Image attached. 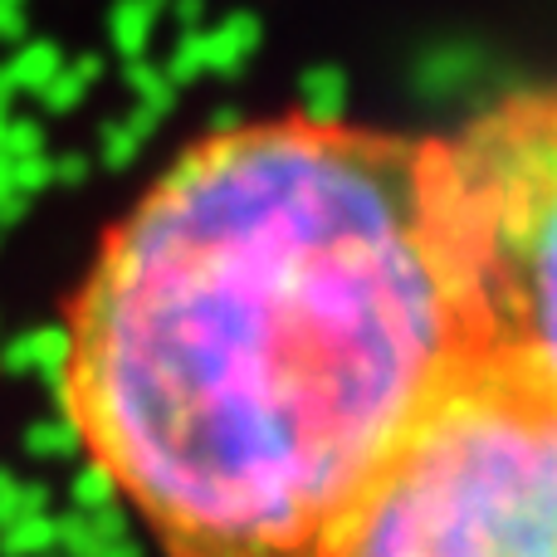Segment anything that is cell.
<instances>
[{"mask_svg":"<svg viewBox=\"0 0 557 557\" xmlns=\"http://www.w3.org/2000/svg\"><path fill=\"white\" fill-rule=\"evenodd\" d=\"M431 147L474 362L557 396V88L504 98Z\"/></svg>","mask_w":557,"mask_h":557,"instance_id":"3957f363","label":"cell"},{"mask_svg":"<svg viewBox=\"0 0 557 557\" xmlns=\"http://www.w3.org/2000/svg\"><path fill=\"white\" fill-rule=\"evenodd\" d=\"M318 557H557V396L474 367Z\"/></svg>","mask_w":557,"mask_h":557,"instance_id":"7a4b0ae2","label":"cell"},{"mask_svg":"<svg viewBox=\"0 0 557 557\" xmlns=\"http://www.w3.org/2000/svg\"><path fill=\"white\" fill-rule=\"evenodd\" d=\"M474 367L435 147L284 113L137 191L54 372L88 470L166 557H318Z\"/></svg>","mask_w":557,"mask_h":557,"instance_id":"6da1fadb","label":"cell"}]
</instances>
